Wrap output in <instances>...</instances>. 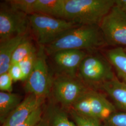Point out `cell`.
<instances>
[{
  "instance_id": "obj_18",
  "label": "cell",
  "mask_w": 126,
  "mask_h": 126,
  "mask_svg": "<svg viewBox=\"0 0 126 126\" xmlns=\"http://www.w3.org/2000/svg\"><path fill=\"white\" fill-rule=\"evenodd\" d=\"M36 50L32 42L26 38L18 45L14 51L12 57L11 64L18 63L23 59Z\"/></svg>"
},
{
  "instance_id": "obj_22",
  "label": "cell",
  "mask_w": 126,
  "mask_h": 126,
  "mask_svg": "<svg viewBox=\"0 0 126 126\" xmlns=\"http://www.w3.org/2000/svg\"><path fill=\"white\" fill-rule=\"evenodd\" d=\"M102 126H126V113L114 112L103 121Z\"/></svg>"
},
{
  "instance_id": "obj_1",
  "label": "cell",
  "mask_w": 126,
  "mask_h": 126,
  "mask_svg": "<svg viewBox=\"0 0 126 126\" xmlns=\"http://www.w3.org/2000/svg\"><path fill=\"white\" fill-rule=\"evenodd\" d=\"M106 43L99 25H82L69 30L44 47L47 54L52 55L62 50H93Z\"/></svg>"
},
{
  "instance_id": "obj_13",
  "label": "cell",
  "mask_w": 126,
  "mask_h": 126,
  "mask_svg": "<svg viewBox=\"0 0 126 126\" xmlns=\"http://www.w3.org/2000/svg\"><path fill=\"white\" fill-rule=\"evenodd\" d=\"M27 38V34L10 37L0 42V75L8 72L14 51Z\"/></svg>"
},
{
  "instance_id": "obj_6",
  "label": "cell",
  "mask_w": 126,
  "mask_h": 126,
  "mask_svg": "<svg viewBox=\"0 0 126 126\" xmlns=\"http://www.w3.org/2000/svg\"><path fill=\"white\" fill-rule=\"evenodd\" d=\"M78 77L85 84H101L114 79L111 64L98 54L87 55L77 72Z\"/></svg>"
},
{
  "instance_id": "obj_19",
  "label": "cell",
  "mask_w": 126,
  "mask_h": 126,
  "mask_svg": "<svg viewBox=\"0 0 126 126\" xmlns=\"http://www.w3.org/2000/svg\"><path fill=\"white\" fill-rule=\"evenodd\" d=\"M36 0H9L5 2L12 9L30 15L34 13V8Z\"/></svg>"
},
{
  "instance_id": "obj_27",
  "label": "cell",
  "mask_w": 126,
  "mask_h": 126,
  "mask_svg": "<svg viewBox=\"0 0 126 126\" xmlns=\"http://www.w3.org/2000/svg\"><path fill=\"white\" fill-rule=\"evenodd\" d=\"M124 49H125V51H126V47H125V48H124Z\"/></svg>"
},
{
  "instance_id": "obj_23",
  "label": "cell",
  "mask_w": 126,
  "mask_h": 126,
  "mask_svg": "<svg viewBox=\"0 0 126 126\" xmlns=\"http://www.w3.org/2000/svg\"><path fill=\"white\" fill-rule=\"evenodd\" d=\"M43 113L41 106L34 111L25 121L16 126H36L40 121Z\"/></svg>"
},
{
  "instance_id": "obj_10",
  "label": "cell",
  "mask_w": 126,
  "mask_h": 126,
  "mask_svg": "<svg viewBox=\"0 0 126 126\" xmlns=\"http://www.w3.org/2000/svg\"><path fill=\"white\" fill-rule=\"evenodd\" d=\"M87 55L83 50H64L56 52L51 56L61 74L77 77L81 62Z\"/></svg>"
},
{
  "instance_id": "obj_20",
  "label": "cell",
  "mask_w": 126,
  "mask_h": 126,
  "mask_svg": "<svg viewBox=\"0 0 126 126\" xmlns=\"http://www.w3.org/2000/svg\"><path fill=\"white\" fill-rule=\"evenodd\" d=\"M71 114L76 126H102L101 121L96 118L83 115L72 110Z\"/></svg>"
},
{
  "instance_id": "obj_14",
  "label": "cell",
  "mask_w": 126,
  "mask_h": 126,
  "mask_svg": "<svg viewBox=\"0 0 126 126\" xmlns=\"http://www.w3.org/2000/svg\"><path fill=\"white\" fill-rule=\"evenodd\" d=\"M102 87L119 108L126 113V83L114 78L103 83Z\"/></svg>"
},
{
  "instance_id": "obj_5",
  "label": "cell",
  "mask_w": 126,
  "mask_h": 126,
  "mask_svg": "<svg viewBox=\"0 0 126 126\" xmlns=\"http://www.w3.org/2000/svg\"><path fill=\"white\" fill-rule=\"evenodd\" d=\"M78 113L105 120L116 112L114 106L104 95L94 90H87L72 107Z\"/></svg>"
},
{
  "instance_id": "obj_8",
  "label": "cell",
  "mask_w": 126,
  "mask_h": 126,
  "mask_svg": "<svg viewBox=\"0 0 126 126\" xmlns=\"http://www.w3.org/2000/svg\"><path fill=\"white\" fill-rule=\"evenodd\" d=\"M106 44L126 47V14L114 5L99 25Z\"/></svg>"
},
{
  "instance_id": "obj_25",
  "label": "cell",
  "mask_w": 126,
  "mask_h": 126,
  "mask_svg": "<svg viewBox=\"0 0 126 126\" xmlns=\"http://www.w3.org/2000/svg\"><path fill=\"white\" fill-rule=\"evenodd\" d=\"M10 77L13 81H25L23 72L18 63L11 64L8 71Z\"/></svg>"
},
{
  "instance_id": "obj_3",
  "label": "cell",
  "mask_w": 126,
  "mask_h": 126,
  "mask_svg": "<svg viewBox=\"0 0 126 126\" xmlns=\"http://www.w3.org/2000/svg\"><path fill=\"white\" fill-rule=\"evenodd\" d=\"M30 25L38 44L46 46L78 24L63 18H58L39 13L29 16Z\"/></svg>"
},
{
  "instance_id": "obj_26",
  "label": "cell",
  "mask_w": 126,
  "mask_h": 126,
  "mask_svg": "<svg viewBox=\"0 0 126 126\" xmlns=\"http://www.w3.org/2000/svg\"><path fill=\"white\" fill-rule=\"evenodd\" d=\"M115 5L126 14V0H115Z\"/></svg>"
},
{
  "instance_id": "obj_11",
  "label": "cell",
  "mask_w": 126,
  "mask_h": 126,
  "mask_svg": "<svg viewBox=\"0 0 126 126\" xmlns=\"http://www.w3.org/2000/svg\"><path fill=\"white\" fill-rule=\"evenodd\" d=\"M45 97L29 94L9 114L1 126H16L25 121L37 108L42 106Z\"/></svg>"
},
{
  "instance_id": "obj_21",
  "label": "cell",
  "mask_w": 126,
  "mask_h": 126,
  "mask_svg": "<svg viewBox=\"0 0 126 126\" xmlns=\"http://www.w3.org/2000/svg\"><path fill=\"white\" fill-rule=\"evenodd\" d=\"M36 53L37 50L28 55L18 63L23 72L24 77L25 81L27 80V79L30 76L31 73H32L33 68L34 67L36 59Z\"/></svg>"
},
{
  "instance_id": "obj_7",
  "label": "cell",
  "mask_w": 126,
  "mask_h": 126,
  "mask_svg": "<svg viewBox=\"0 0 126 126\" xmlns=\"http://www.w3.org/2000/svg\"><path fill=\"white\" fill-rule=\"evenodd\" d=\"M77 77L59 74L54 78L51 92L55 100L65 108H72L77 100L88 90Z\"/></svg>"
},
{
  "instance_id": "obj_15",
  "label": "cell",
  "mask_w": 126,
  "mask_h": 126,
  "mask_svg": "<svg viewBox=\"0 0 126 126\" xmlns=\"http://www.w3.org/2000/svg\"><path fill=\"white\" fill-rule=\"evenodd\" d=\"M65 0H36L34 13L44 14L56 18H64Z\"/></svg>"
},
{
  "instance_id": "obj_12",
  "label": "cell",
  "mask_w": 126,
  "mask_h": 126,
  "mask_svg": "<svg viewBox=\"0 0 126 126\" xmlns=\"http://www.w3.org/2000/svg\"><path fill=\"white\" fill-rule=\"evenodd\" d=\"M36 126H76L71 121L67 113L58 105L50 102L43 113Z\"/></svg>"
},
{
  "instance_id": "obj_24",
  "label": "cell",
  "mask_w": 126,
  "mask_h": 126,
  "mask_svg": "<svg viewBox=\"0 0 126 126\" xmlns=\"http://www.w3.org/2000/svg\"><path fill=\"white\" fill-rule=\"evenodd\" d=\"M13 80L8 72L0 75V90L1 92L11 93Z\"/></svg>"
},
{
  "instance_id": "obj_4",
  "label": "cell",
  "mask_w": 126,
  "mask_h": 126,
  "mask_svg": "<svg viewBox=\"0 0 126 126\" xmlns=\"http://www.w3.org/2000/svg\"><path fill=\"white\" fill-rule=\"evenodd\" d=\"M46 54L45 47L40 45L32 73L25 81L24 89L28 94L46 98L51 92L54 78L49 72Z\"/></svg>"
},
{
  "instance_id": "obj_2",
  "label": "cell",
  "mask_w": 126,
  "mask_h": 126,
  "mask_svg": "<svg viewBox=\"0 0 126 126\" xmlns=\"http://www.w3.org/2000/svg\"><path fill=\"white\" fill-rule=\"evenodd\" d=\"M115 0H65L63 19L79 25H99Z\"/></svg>"
},
{
  "instance_id": "obj_17",
  "label": "cell",
  "mask_w": 126,
  "mask_h": 126,
  "mask_svg": "<svg viewBox=\"0 0 126 126\" xmlns=\"http://www.w3.org/2000/svg\"><path fill=\"white\" fill-rule=\"evenodd\" d=\"M107 56L118 75L126 83V52L124 48L118 47L112 49L107 52Z\"/></svg>"
},
{
  "instance_id": "obj_16",
  "label": "cell",
  "mask_w": 126,
  "mask_h": 126,
  "mask_svg": "<svg viewBox=\"0 0 126 126\" xmlns=\"http://www.w3.org/2000/svg\"><path fill=\"white\" fill-rule=\"evenodd\" d=\"M19 95L9 92H0V121L2 124L9 114L22 101Z\"/></svg>"
},
{
  "instance_id": "obj_9",
  "label": "cell",
  "mask_w": 126,
  "mask_h": 126,
  "mask_svg": "<svg viewBox=\"0 0 126 126\" xmlns=\"http://www.w3.org/2000/svg\"><path fill=\"white\" fill-rule=\"evenodd\" d=\"M29 25V15L12 9L7 3H0V41L27 34Z\"/></svg>"
}]
</instances>
